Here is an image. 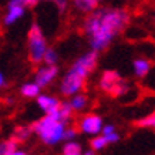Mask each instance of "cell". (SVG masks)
Masks as SVG:
<instances>
[{"mask_svg": "<svg viewBox=\"0 0 155 155\" xmlns=\"http://www.w3.org/2000/svg\"><path fill=\"white\" fill-rule=\"evenodd\" d=\"M61 155H83V147H81L80 142H77L75 140L64 141Z\"/></svg>", "mask_w": 155, "mask_h": 155, "instance_id": "9a60e30c", "label": "cell"}, {"mask_svg": "<svg viewBox=\"0 0 155 155\" xmlns=\"http://www.w3.org/2000/svg\"><path fill=\"white\" fill-rule=\"evenodd\" d=\"M131 16L124 7L100 6L85 14L83 31L87 37L90 48L100 53L107 50L111 43L127 28Z\"/></svg>", "mask_w": 155, "mask_h": 155, "instance_id": "6da1fadb", "label": "cell"}, {"mask_svg": "<svg viewBox=\"0 0 155 155\" xmlns=\"http://www.w3.org/2000/svg\"><path fill=\"white\" fill-rule=\"evenodd\" d=\"M104 137H105V140H107L108 145H110V144H115V142H118L120 141V138H121V135L118 134V131L113 132V134H108V135H104Z\"/></svg>", "mask_w": 155, "mask_h": 155, "instance_id": "cb8c5ba5", "label": "cell"}, {"mask_svg": "<svg viewBox=\"0 0 155 155\" xmlns=\"http://www.w3.org/2000/svg\"><path fill=\"white\" fill-rule=\"evenodd\" d=\"M58 63V53L56 48L47 47L44 56H43V63L41 64H47V66H56Z\"/></svg>", "mask_w": 155, "mask_h": 155, "instance_id": "e0dca14e", "label": "cell"}, {"mask_svg": "<svg viewBox=\"0 0 155 155\" xmlns=\"http://www.w3.org/2000/svg\"><path fill=\"white\" fill-rule=\"evenodd\" d=\"M68 105L71 107L73 113H84L85 108L88 107V97L81 91L77 94H73L71 97H68Z\"/></svg>", "mask_w": 155, "mask_h": 155, "instance_id": "7c38bea8", "label": "cell"}, {"mask_svg": "<svg viewBox=\"0 0 155 155\" xmlns=\"http://www.w3.org/2000/svg\"><path fill=\"white\" fill-rule=\"evenodd\" d=\"M98 87L103 93L111 95L114 98L125 97L131 90V85L127 83V80L118 71L114 70H105L100 75Z\"/></svg>", "mask_w": 155, "mask_h": 155, "instance_id": "5b68a950", "label": "cell"}, {"mask_svg": "<svg viewBox=\"0 0 155 155\" xmlns=\"http://www.w3.org/2000/svg\"><path fill=\"white\" fill-rule=\"evenodd\" d=\"M83 155H95V151H93L91 148L87 151H83Z\"/></svg>", "mask_w": 155, "mask_h": 155, "instance_id": "4316f807", "label": "cell"}, {"mask_svg": "<svg viewBox=\"0 0 155 155\" xmlns=\"http://www.w3.org/2000/svg\"><path fill=\"white\" fill-rule=\"evenodd\" d=\"M137 125L140 128H151V130H155V111L154 113L148 114L144 118L138 120L137 121Z\"/></svg>", "mask_w": 155, "mask_h": 155, "instance_id": "d6986e66", "label": "cell"}, {"mask_svg": "<svg viewBox=\"0 0 155 155\" xmlns=\"http://www.w3.org/2000/svg\"><path fill=\"white\" fill-rule=\"evenodd\" d=\"M41 87L36 83V81H27V83H24V84H21V87H20L19 93L21 97H24V98H28V100H34L36 97H37L40 93H41Z\"/></svg>", "mask_w": 155, "mask_h": 155, "instance_id": "4fadbf2b", "label": "cell"}, {"mask_svg": "<svg viewBox=\"0 0 155 155\" xmlns=\"http://www.w3.org/2000/svg\"><path fill=\"white\" fill-rule=\"evenodd\" d=\"M67 125H68L67 122L60 121L53 115L44 114L41 118L34 121L30 125V128H31V132L38 137V140L44 145L56 147L60 142H63V137H64V131H66Z\"/></svg>", "mask_w": 155, "mask_h": 155, "instance_id": "3957f363", "label": "cell"}, {"mask_svg": "<svg viewBox=\"0 0 155 155\" xmlns=\"http://www.w3.org/2000/svg\"><path fill=\"white\" fill-rule=\"evenodd\" d=\"M26 16V9L20 6H7L5 16H3V24L6 27H10L16 24L19 20H21Z\"/></svg>", "mask_w": 155, "mask_h": 155, "instance_id": "9c48e42d", "label": "cell"}, {"mask_svg": "<svg viewBox=\"0 0 155 155\" xmlns=\"http://www.w3.org/2000/svg\"><path fill=\"white\" fill-rule=\"evenodd\" d=\"M48 47L47 38L44 36L41 26L37 21H33L27 31V51L28 60L31 64L38 66L43 63V56Z\"/></svg>", "mask_w": 155, "mask_h": 155, "instance_id": "277c9868", "label": "cell"}, {"mask_svg": "<svg viewBox=\"0 0 155 155\" xmlns=\"http://www.w3.org/2000/svg\"><path fill=\"white\" fill-rule=\"evenodd\" d=\"M5 85H6V77H5V74L0 71V90L3 88Z\"/></svg>", "mask_w": 155, "mask_h": 155, "instance_id": "484cf974", "label": "cell"}, {"mask_svg": "<svg viewBox=\"0 0 155 155\" xmlns=\"http://www.w3.org/2000/svg\"><path fill=\"white\" fill-rule=\"evenodd\" d=\"M108 145L107 140H105V137L103 135V134H98V135H94L93 138H91V141H90V148L93 151H101L104 150L105 147Z\"/></svg>", "mask_w": 155, "mask_h": 155, "instance_id": "ac0fdd59", "label": "cell"}, {"mask_svg": "<svg viewBox=\"0 0 155 155\" xmlns=\"http://www.w3.org/2000/svg\"><path fill=\"white\" fill-rule=\"evenodd\" d=\"M151 68H152V63L148 58L144 57H137L132 61V73L137 78H145L150 74Z\"/></svg>", "mask_w": 155, "mask_h": 155, "instance_id": "30bf717a", "label": "cell"}, {"mask_svg": "<svg viewBox=\"0 0 155 155\" xmlns=\"http://www.w3.org/2000/svg\"><path fill=\"white\" fill-rule=\"evenodd\" d=\"M97 64H98V53L94 50H88L77 57L70 68L66 71V74L61 77L58 84L60 94L68 98L73 94L81 93L84 90L85 81L95 70Z\"/></svg>", "mask_w": 155, "mask_h": 155, "instance_id": "7a4b0ae2", "label": "cell"}, {"mask_svg": "<svg viewBox=\"0 0 155 155\" xmlns=\"http://www.w3.org/2000/svg\"><path fill=\"white\" fill-rule=\"evenodd\" d=\"M5 155H28L26 151H23V150H19V148H16L14 151H10V152H7V154H5Z\"/></svg>", "mask_w": 155, "mask_h": 155, "instance_id": "d4e9b609", "label": "cell"}, {"mask_svg": "<svg viewBox=\"0 0 155 155\" xmlns=\"http://www.w3.org/2000/svg\"><path fill=\"white\" fill-rule=\"evenodd\" d=\"M103 125H104V120L97 113H85L77 121V130H78V132L84 134V135H90V137L98 135L100 132H101Z\"/></svg>", "mask_w": 155, "mask_h": 155, "instance_id": "8992f818", "label": "cell"}, {"mask_svg": "<svg viewBox=\"0 0 155 155\" xmlns=\"http://www.w3.org/2000/svg\"><path fill=\"white\" fill-rule=\"evenodd\" d=\"M40 0H9L7 6H20V7H24V9H33L38 5Z\"/></svg>", "mask_w": 155, "mask_h": 155, "instance_id": "ffe728a7", "label": "cell"}, {"mask_svg": "<svg viewBox=\"0 0 155 155\" xmlns=\"http://www.w3.org/2000/svg\"><path fill=\"white\" fill-rule=\"evenodd\" d=\"M58 77V67L56 66H47V64H38L37 70L34 73V81L37 83L41 88H46L51 85L56 78Z\"/></svg>", "mask_w": 155, "mask_h": 155, "instance_id": "52a82bcc", "label": "cell"}, {"mask_svg": "<svg viewBox=\"0 0 155 155\" xmlns=\"http://www.w3.org/2000/svg\"><path fill=\"white\" fill-rule=\"evenodd\" d=\"M80 132L77 130V127H73V125H67L66 127V131H64V137H63V141H71V140H75L77 135H78Z\"/></svg>", "mask_w": 155, "mask_h": 155, "instance_id": "44dd1931", "label": "cell"}, {"mask_svg": "<svg viewBox=\"0 0 155 155\" xmlns=\"http://www.w3.org/2000/svg\"><path fill=\"white\" fill-rule=\"evenodd\" d=\"M60 103H61V100L51 94L40 93V94L36 97V104H37V107L41 110V113H44V114L54 113L57 110V107L60 105Z\"/></svg>", "mask_w": 155, "mask_h": 155, "instance_id": "ba28073f", "label": "cell"}, {"mask_svg": "<svg viewBox=\"0 0 155 155\" xmlns=\"http://www.w3.org/2000/svg\"><path fill=\"white\" fill-rule=\"evenodd\" d=\"M47 2H50V3H53V5L56 6V9L60 13H64L68 9V2L67 0H47Z\"/></svg>", "mask_w": 155, "mask_h": 155, "instance_id": "7402d4cb", "label": "cell"}, {"mask_svg": "<svg viewBox=\"0 0 155 155\" xmlns=\"http://www.w3.org/2000/svg\"><path fill=\"white\" fill-rule=\"evenodd\" d=\"M103 0H71V6L75 12L83 14H88L93 10H95L97 7L101 6Z\"/></svg>", "mask_w": 155, "mask_h": 155, "instance_id": "8fae6325", "label": "cell"}, {"mask_svg": "<svg viewBox=\"0 0 155 155\" xmlns=\"http://www.w3.org/2000/svg\"><path fill=\"white\" fill-rule=\"evenodd\" d=\"M115 131H117V127H115L114 124H104L100 134H103V135H108V134H113V132H115Z\"/></svg>", "mask_w": 155, "mask_h": 155, "instance_id": "603a6c76", "label": "cell"}, {"mask_svg": "<svg viewBox=\"0 0 155 155\" xmlns=\"http://www.w3.org/2000/svg\"><path fill=\"white\" fill-rule=\"evenodd\" d=\"M73 110H71V107L68 105V103L67 101H61L60 105L57 107V110L54 111V113L48 114V115H53L54 118H57V120H60V121H64L68 124V121H70L71 118H73Z\"/></svg>", "mask_w": 155, "mask_h": 155, "instance_id": "5bb4252c", "label": "cell"}, {"mask_svg": "<svg viewBox=\"0 0 155 155\" xmlns=\"http://www.w3.org/2000/svg\"><path fill=\"white\" fill-rule=\"evenodd\" d=\"M31 134H33V132H31V128H30V127H23V125H20V127H17L13 131L12 138H13L17 144H20V142L27 141Z\"/></svg>", "mask_w": 155, "mask_h": 155, "instance_id": "2e32d148", "label": "cell"}]
</instances>
